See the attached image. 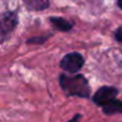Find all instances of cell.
<instances>
[{"label": "cell", "instance_id": "cell-1", "mask_svg": "<svg viewBox=\"0 0 122 122\" xmlns=\"http://www.w3.org/2000/svg\"><path fill=\"white\" fill-rule=\"evenodd\" d=\"M60 85L68 96H78L86 98L90 96V86L87 80L81 74L76 76H60Z\"/></svg>", "mask_w": 122, "mask_h": 122}, {"label": "cell", "instance_id": "cell-2", "mask_svg": "<svg viewBox=\"0 0 122 122\" xmlns=\"http://www.w3.org/2000/svg\"><path fill=\"white\" fill-rule=\"evenodd\" d=\"M18 24V18L15 12H5L0 16V42L10 37Z\"/></svg>", "mask_w": 122, "mask_h": 122}, {"label": "cell", "instance_id": "cell-3", "mask_svg": "<svg viewBox=\"0 0 122 122\" xmlns=\"http://www.w3.org/2000/svg\"><path fill=\"white\" fill-rule=\"evenodd\" d=\"M60 65L61 68L68 73H77L84 65V57L79 53H70L62 57Z\"/></svg>", "mask_w": 122, "mask_h": 122}, {"label": "cell", "instance_id": "cell-4", "mask_svg": "<svg viewBox=\"0 0 122 122\" xmlns=\"http://www.w3.org/2000/svg\"><path fill=\"white\" fill-rule=\"evenodd\" d=\"M116 95H117V90L112 86H103L101 87L93 96V102L99 105V107H103L107 103H109L110 101L115 99L116 98Z\"/></svg>", "mask_w": 122, "mask_h": 122}, {"label": "cell", "instance_id": "cell-5", "mask_svg": "<svg viewBox=\"0 0 122 122\" xmlns=\"http://www.w3.org/2000/svg\"><path fill=\"white\" fill-rule=\"evenodd\" d=\"M104 114L107 115H114V114H120L122 112V102L118 99H112L109 103H107L105 105L102 107Z\"/></svg>", "mask_w": 122, "mask_h": 122}, {"label": "cell", "instance_id": "cell-6", "mask_svg": "<svg viewBox=\"0 0 122 122\" xmlns=\"http://www.w3.org/2000/svg\"><path fill=\"white\" fill-rule=\"evenodd\" d=\"M50 24L60 31H68L72 29V23H70L67 19L61 18V17H51Z\"/></svg>", "mask_w": 122, "mask_h": 122}, {"label": "cell", "instance_id": "cell-7", "mask_svg": "<svg viewBox=\"0 0 122 122\" xmlns=\"http://www.w3.org/2000/svg\"><path fill=\"white\" fill-rule=\"evenodd\" d=\"M24 4L29 10L43 11L49 6V0H24Z\"/></svg>", "mask_w": 122, "mask_h": 122}, {"label": "cell", "instance_id": "cell-8", "mask_svg": "<svg viewBox=\"0 0 122 122\" xmlns=\"http://www.w3.org/2000/svg\"><path fill=\"white\" fill-rule=\"evenodd\" d=\"M47 37H43V38H31V40H28V43H42L46 41Z\"/></svg>", "mask_w": 122, "mask_h": 122}, {"label": "cell", "instance_id": "cell-9", "mask_svg": "<svg viewBox=\"0 0 122 122\" xmlns=\"http://www.w3.org/2000/svg\"><path fill=\"white\" fill-rule=\"evenodd\" d=\"M115 37H116L117 41H122V26L115 32Z\"/></svg>", "mask_w": 122, "mask_h": 122}, {"label": "cell", "instance_id": "cell-10", "mask_svg": "<svg viewBox=\"0 0 122 122\" xmlns=\"http://www.w3.org/2000/svg\"><path fill=\"white\" fill-rule=\"evenodd\" d=\"M117 6L120 9H122V0H117Z\"/></svg>", "mask_w": 122, "mask_h": 122}]
</instances>
